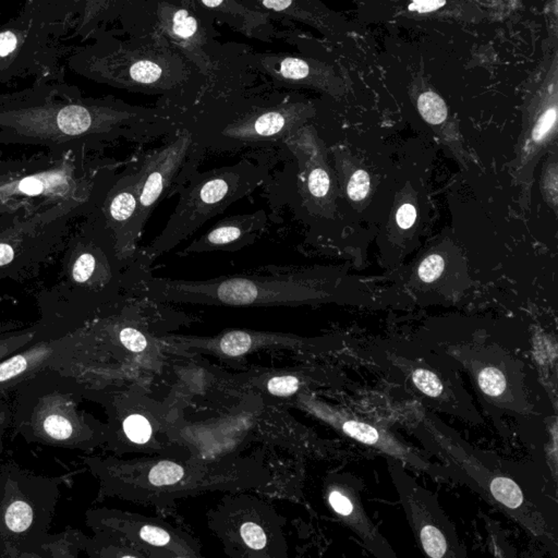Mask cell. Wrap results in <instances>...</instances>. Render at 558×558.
I'll return each instance as SVG.
<instances>
[{
    "label": "cell",
    "mask_w": 558,
    "mask_h": 558,
    "mask_svg": "<svg viewBox=\"0 0 558 558\" xmlns=\"http://www.w3.org/2000/svg\"><path fill=\"white\" fill-rule=\"evenodd\" d=\"M446 0H414L409 5L410 11L426 13H432L445 6Z\"/></svg>",
    "instance_id": "obj_35"
},
{
    "label": "cell",
    "mask_w": 558,
    "mask_h": 558,
    "mask_svg": "<svg viewBox=\"0 0 558 558\" xmlns=\"http://www.w3.org/2000/svg\"><path fill=\"white\" fill-rule=\"evenodd\" d=\"M268 216L261 209L251 214L235 215L219 221L204 235L192 241L182 252L181 256L193 253L234 252L250 246L258 240L266 228Z\"/></svg>",
    "instance_id": "obj_15"
},
{
    "label": "cell",
    "mask_w": 558,
    "mask_h": 558,
    "mask_svg": "<svg viewBox=\"0 0 558 558\" xmlns=\"http://www.w3.org/2000/svg\"><path fill=\"white\" fill-rule=\"evenodd\" d=\"M412 380L416 388L430 397L438 398L445 392V386L440 376L432 371L418 368L412 372Z\"/></svg>",
    "instance_id": "obj_22"
},
{
    "label": "cell",
    "mask_w": 558,
    "mask_h": 558,
    "mask_svg": "<svg viewBox=\"0 0 558 558\" xmlns=\"http://www.w3.org/2000/svg\"><path fill=\"white\" fill-rule=\"evenodd\" d=\"M416 219V207L409 203L402 205L399 207L396 214V221H397L398 226L402 229H408L414 224Z\"/></svg>",
    "instance_id": "obj_34"
},
{
    "label": "cell",
    "mask_w": 558,
    "mask_h": 558,
    "mask_svg": "<svg viewBox=\"0 0 558 558\" xmlns=\"http://www.w3.org/2000/svg\"><path fill=\"white\" fill-rule=\"evenodd\" d=\"M58 497L53 479L13 464L0 469V557L41 556Z\"/></svg>",
    "instance_id": "obj_6"
},
{
    "label": "cell",
    "mask_w": 558,
    "mask_h": 558,
    "mask_svg": "<svg viewBox=\"0 0 558 558\" xmlns=\"http://www.w3.org/2000/svg\"><path fill=\"white\" fill-rule=\"evenodd\" d=\"M73 338L67 335H44L0 361V392L16 390L41 371L58 366L75 352Z\"/></svg>",
    "instance_id": "obj_12"
},
{
    "label": "cell",
    "mask_w": 558,
    "mask_h": 558,
    "mask_svg": "<svg viewBox=\"0 0 558 558\" xmlns=\"http://www.w3.org/2000/svg\"><path fill=\"white\" fill-rule=\"evenodd\" d=\"M280 75L287 80L300 81L306 79L310 73L308 63L298 58H285L280 63Z\"/></svg>",
    "instance_id": "obj_33"
},
{
    "label": "cell",
    "mask_w": 558,
    "mask_h": 558,
    "mask_svg": "<svg viewBox=\"0 0 558 558\" xmlns=\"http://www.w3.org/2000/svg\"><path fill=\"white\" fill-rule=\"evenodd\" d=\"M16 390V430L25 440L66 450L97 444V428L80 408L83 388L73 376L49 368Z\"/></svg>",
    "instance_id": "obj_4"
},
{
    "label": "cell",
    "mask_w": 558,
    "mask_h": 558,
    "mask_svg": "<svg viewBox=\"0 0 558 558\" xmlns=\"http://www.w3.org/2000/svg\"><path fill=\"white\" fill-rule=\"evenodd\" d=\"M266 170L249 161L195 173L182 192L164 230L147 248L137 251L130 265L149 271L161 255L176 248L207 221L251 194L265 180ZM128 268V267H127Z\"/></svg>",
    "instance_id": "obj_5"
},
{
    "label": "cell",
    "mask_w": 558,
    "mask_h": 558,
    "mask_svg": "<svg viewBox=\"0 0 558 558\" xmlns=\"http://www.w3.org/2000/svg\"><path fill=\"white\" fill-rule=\"evenodd\" d=\"M302 121L297 105H283L246 116L227 125L222 132L223 144H255L275 142L296 132Z\"/></svg>",
    "instance_id": "obj_13"
},
{
    "label": "cell",
    "mask_w": 558,
    "mask_h": 558,
    "mask_svg": "<svg viewBox=\"0 0 558 558\" xmlns=\"http://www.w3.org/2000/svg\"><path fill=\"white\" fill-rule=\"evenodd\" d=\"M173 31L180 39H192L197 32V21L187 10H178L173 17Z\"/></svg>",
    "instance_id": "obj_29"
},
{
    "label": "cell",
    "mask_w": 558,
    "mask_h": 558,
    "mask_svg": "<svg viewBox=\"0 0 558 558\" xmlns=\"http://www.w3.org/2000/svg\"><path fill=\"white\" fill-rule=\"evenodd\" d=\"M557 119V111L555 108L546 111L541 118L538 121L537 125H534L531 135V144L533 147H540L549 141V137L556 125Z\"/></svg>",
    "instance_id": "obj_26"
},
{
    "label": "cell",
    "mask_w": 558,
    "mask_h": 558,
    "mask_svg": "<svg viewBox=\"0 0 558 558\" xmlns=\"http://www.w3.org/2000/svg\"><path fill=\"white\" fill-rule=\"evenodd\" d=\"M18 45L17 35L13 32L0 33V57H6L15 51Z\"/></svg>",
    "instance_id": "obj_36"
},
{
    "label": "cell",
    "mask_w": 558,
    "mask_h": 558,
    "mask_svg": "<svg viewBox=\"0 0 558 558\" xmlns=\"http://www.w3.org/2000/svg\"><path fill=\"white\" fill-rule=\"evenodd\" d=\"M161 75V67L153 61H137L130 68L131 79L141 85H153L159 81Z\"/></svg>",
    "instance_id": "obj_27"
},
{
    "label": "cell",
    "mask_w": 558,
    "mask_h": 558,
    "mask_svg": "<svg viewBox=\"0 0 558 558\" xmlns=\"http://www.w3.org/2000/svg\"><path fill=\"white\" fill-rule=\"evenodd\" d=\"M301 340L292 335L252 330H229L214 338H181V346L203 349L224 356H241L264 347H297Z\"/></svg>",
    "instance_id": "obj_17"
},
{
    "label": "cell",
    "mask_w": 558,
    "mask_h": 558,
    "mask_svg": "<svg viewBox=\"0 0 558 558\" xmlns=\"http://www.w3.org/2000/svg\"><path fill=\"white\" fill-rule=\"evenodd\" d=\"M137 170V169H135ZM104 224L115 239L119 259L130 266L139 251L137 217L139 212V178L137 171L116 177L97 206Z\"/></svg>",
    "instance_id": "obj_10"
},
{
    "label": "cell",
    "mask_w": 558,
    "mask_h": 558,
    "mask_svg": "<svg viewBox=\"0 0 558 558\" xmlns=\"http://www.w3.org/2000/svg\"><path fill=\"white\" fill-rule=\"evenodd\" d=\"M202 3L204 4L206 7L217 8L224 3V0H202Z\"/></svg>",
    "instance_id": "obj_38"
},
{
    "label": "cell",
    "mask_w": 558,
    "mask_h": 558,
    "mask_svg": "<svg viewBox=\"0 0 558 558\" xmlns=\"http://www.w3.org/2000/svg\"><path fill=\"white\" fill-rule=\"evenodd\" d=\"M119 342L131 352H142L147 348V338L139 328L123 325L117 330Z\"/></svg>",
    "instance_id": "obj_25"
},
{
    "label": "cell",
    "mask_w": 558,
    "mask_h": 558,
    "mask_svg": "<svg viewBox=\"0 0 558 558\" xmlns=\"http://www.w3.org/2000/svg\"><path fill=\"white\" fill-rule=\"evenodd\" d=\"M240 537L243 543L253 551L264 550L268 541L265 530L254 521H247L241 526Z\"/></svg>",
    "instance_id": "obj_24"
},
{
    "label": "cell",
    "mask_w": 558,
    "mask_h": 558,
    "mask_svg": "<svg viewBox=\"0 0 558 558\" xmlns=\"http://www.w3.org/2000/svg\"><path fill=\"white\" fill-rule=\"evenodd\" d=\"M444 265L445 263L440 255H430L428 258L424 259L418 266V278L426 284L435 282L436 279L440 278V275L443 273Z\"/></svg>",
    "instance_id": "obj_31"
},
{
    "label": "cell",
    "mask_w": 558,
    "mask_h": 558,
    "mask_svg": "<svg viewBox=\"0 0 558 558\" xmlns=\"http://www.w3.org/2000/svg\"><path fill=\"white\" fill-rule=\"evenodd\" d=\"M268 9L284 11L292 6V0H261Z\"/></svg>",
    "instance_id": "obj_37"
},
{
    "label": "cell",
    "mask_w": 558,
    "mask_h": 558,
    "mask_svg": "<svg viewBox=\"0 0 558 558\" xmlns=\"http://www.w3.org/2000/svg\"><path fill=\"white\" fill-rule=\"evenodd\" d=\"M300 388V380L292 376H275L267 382V390L279 397L292 396Z\"/></svg>",
    "instance_id": "obj_32"
},
{
    "label": "cell",
    "mask_w": 558,
    "mask_h": 558,
    "mask_svg": "<svg viewBox=\"0 0 558 558\" xmlns=\"http://www.w3.org/2000/svg\"><path fill=\"white\" fill-rule=\"evenodd\" d=\"M370 185V176L366 171L360 169V170L352 173V176L350 177L348 185H347V193H348L350 200L356 201V202L364 200V197L368 194Z\"/></svg>",
    "instance_id": "obj_30"
},
{
    "label": "cell",
    "mask_w": 558,
    "mask_h": 558,
    "mask_svg": "<svg viewBox=\"0 0 558 558\" xmlns=\"http://www.w3.org/2000/svg\"><path fill=\"white\" fill-rule=\"evenodd\" d=\"M57 284L44 294V309L56 318L79 323L111 306L123 289L127 265L119 259L115 239L97 209L85 216L75 234L67 239Z\"/></svg>",
    "instance_id": "obj_2"
},
{
    "label": "cell",
    "mask_w": 558,
    "mask_h": 558,
    "mask_svg": "<svg viewBox=\"0 0 558 558\" xmlns=\"http://www.w3.org/2000/svg\"><path fill=\"white\" fill-rule=\"evenodd\" d=\"M137 533L140 541L151 546H156V547L168 545L173 541L170 533L164 528L159 527V526L147 523V525L141 526Z\"/></svg>",
    "instance_id": "obj_28"
},
{
    "label": "cell",
    "mask_w": 558,
    "mask_h": 558,
    "mask_svg": "<svg viewBox=\"0 0 558 558\" xmlns=\"http://www.w3.org/2000/svg\"><path fill=\"white\" fill-rule=\"evenodd\" d=\"M418 108L422 117L431 125H440L447 118L445 101L433 92H426L418 97Z\"/></svg>",
    "instance_id": "obj_19"
},
{
    "label": "cell",
    "mask_w": 558,
    "mask_h": 558,
    "mask_svg": "<svg viewBox=\"0 0 558 558\" xmlns=\"http://www.w3.org/2000/svg\"><path fill=\"white\" fill-rule=\"evenodd\" d=\"M426 426L440 450L445 452L447 458L457 464L458 467L467 472L474 481L478 482L480 488L488 492L490 498H493L498 505L505 507L508 513L515 514L518 520L523 517L525 495L514 480L483 466L460 442L444 433L438 424L428 420Z\"/></svg>",
    "instance_id": "obj_11"
},
{
    "label": "cell",
    "mask_w": 558,
    "mask_h": 558,
    "mask_svg": "<svg viewBox=\"0 0 558 558\" xmlns=\"http://www.w3.org/2000/svg\"><path fill=\"white\" fill-rule=\"evenodd\" d=\"M87 151L0 161V222L37 214L63 203L99 206L115 178Z\"/></svg>",
    "instance_id": "obj_1"
},
{
    "label": "cell",
    "mask_w": 558,
    "mask_h": 558,
    "mask_svg": "<svg viewBox=\"0 0 558 558\" xmlns=\"http://www.w3.org/2000/svg\"><path fill=\"white\" fill-rule=\"evenodd\" d=\"M97 205L63 203L37 214L0 222V278L19 279L42 266L67 240L70 223Z\"/></svg>",
    "instance_id": "obj_7"
},
{
    "label": "cell",
    "mask_w": 558,
    "mask_h": 558,
    "mask_svg": "<svg viewBox=\"0 0 558 558\" xmlns=\"http://www.w3.org/2000/svg\"><path fill=\"white\" fill-rule=\"evenodd\" d=\"M193 144L194 141L190 133H180L164 147L147 155L142 165L137 168L139 212L135 227L137 236H141L147 219L185 166Z\"/></svg>",
    "instance_id": "obj_9"
},
{
    "label": "cell",
    "mask_w": 558,
    "mask_h": 558,
    "mask_svg": "<svg viewBox=\"0 0 558 558\" xmlns=\"http://www.w3.org/2000/svg\"><path fill=\"white\" fill-rule=\"evenodd\" d=\"M123 432L131 442L135 444H145L152 436V426L145 416L141 414H131L123 421Z\"/></svg>",
    "instance_id": "obj_21"
},
{
    "label": "cell",
    "mask_w": 558,
    "mask_h": 558,
    "mask_svg": "<svg viewBox=\"0 0 558 558\" xmlns=\"http://www.w3.org/2000/svg\"><path fill=\"white\" fill-rule=\"evenodd\" d=\"M390 473L407 518L426 555L434 558L464 555L455 528L440 509L435 496L418 485L397 462H390Z\"/></svg>",
    "instance_id": "obj_8"
},
{
    "label": "cell",
    "mask_w": 558,
    "mask_h": 558,
    "mask_svg": "<svg viewBox=\"0 0 558 558\" xmlns=\"http://www.w3.org/2000/svg\"><path fill=\"white\" fill-rule=\"evenodd\" d=\"M316 409V412L322 418H324V420L330 422L336 428H340L345 434L350 438L366 444V445L373 446L378 450H382L388 455L392 456L395 459L410 464L411 467L418 468V469L423 470L426 472L430 470V464L426 460L418 457L411 450L402 445L397 438H395L384 430L349 418L340 412L330 409L328 407L318 406Z\"/></svg>",
    "instance_id": "obj_16"
},
{
    "label": "cell",
    "mask_w": 558,
    "mask_h": 558,
    "mask_svg": "<svg viewBox=\"0 0 558 558\" xmlns=\"http://www.w3.org/2000/svg\"><path fill=\"white\" fill-rule=\"evenodd\" d=\"M328 501L333 509L344 518L345 521L368 543L372 551H380L383 553L390 551L385 540L382 539L376 527L366 517L361 506L359 505L356 492H352L347 485H336L328 493Z\"/></svg>",
    "instance_id": "obj_18"
},
{
    "label": "cell",
    "mask_w": 558,
    "mask_h": 558,
    "mask_svg": "<svg viewBox=\"0 0 558 558\" xmlns=\"http://www.w3.org/2000/svg\"><path fill=\"white\" fill-rule=\"evenodd\" d=\"M478 382L481 390L492 397H497L505 392V376L494 366L482 368L478 374Z\"/></svg>",
    "instance_id": "obj_23"
},
{
    "label": "cell",
    "mask_w": 558,
    "mask_h": 558,
    "mask_svg": "<svg viewBox=\"0 0 558 558\" xmlns=\"http://www.w3.org/2000/svg\"><path fill=\"white\" fill-rule=\"evenodd\" d=\"M300 166L301 193L308 204L323 207L330 201L332 180L316 137L309 129H298L284 140Z\"/></svg>",
    "instance_id": "obj_14"
},
{
    "label": "cell",
    "mask_w": 558,
    "mask_h": 558,
    "mask_svg": "<svg viewBox=\"0 0 558 558\" xmlns=\"http://www.w3.org/2000/svg\"><path fill=\"white\" fill-rule=\"evenodd\" d=\"M185 474V469L175 462H159L149 470L147 479L154 486H168L180 482Z\"/></svg>",
    "instance_id": "obj_20"
},
{
    "label": "cell",
    "mask_w": 558,
    "mask_h": 558,
    "mask_svg": "<svg viewBox=\"0 0 558 558\" xmlns=\"http://www.w3.org/2000/svg\"><path fill=\"white\" fill-rule=\"evenodd\" d=\"M137 115L81 101L8 104L0 106L1 144L43 145L51 153L97 149L125 135Z\"/></svg>",
    "instance_id": "obj_3"
}]
</instances>
